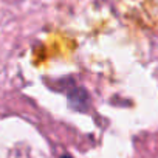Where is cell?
I'll use <instances>...</instances> for the list:
<instances>
[{"mask_svg": "<svg viewBox=\"0 0 158 158\" xmlns=\"http://www.w3.org/2000/svg\"><path fill=\"white\" fill-rule=\"evenodd\" d=\"M60 158H73V156H70V155H62Z\"/></svg>", "mask_w": 158, "mask_h": 158, "instance_id": "cell-2", "label": "cell"}, {"mask_svg": "<svg viewBox=\"0 0 158 158\" xmlns=\"http://www.w3.org/2000/svg\"><path fill=\"white\" fill-rule=\"evenodd\" d=\"M68 102H70L71 109H74V110H77V112L87 110L89 102H90V98H89L87 90L82 89V87L73 89V90L68 93Z\"/></svg>", "mask_w": 158, "mask_h": 158, "instance_id": "cell-1", "label": "cell"}]
</instances>
